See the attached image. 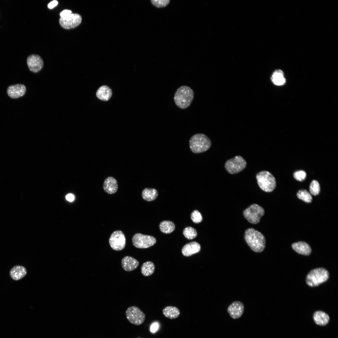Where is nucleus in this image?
I'll list each match as a JSON object with an SVG mask.
<instances>
[{"label": "nucleus", "instance_id": "1", "mask_svg": "<svg viewBox=\"0 0 338 338\" xmlns=\"http://www.w3.org/2000/svg\"><path fill=\"white\" fill-rule=\"evenodd\" d=\"M244 239L251 250L255 252L261 253L265 247V237L261 232L253 228H248L245 231Z\"/></svg>", "mask_w": 338, "mask_h": 338}, {"label": "nucleus", "instance_id": "2", "mask_svg": "<svg viewBox=\"0 0 338 338\" xmlns=\"http://www.w3.org/2000/svg\"><path fill=\"white\" fill-rule=\"evenodd\" d=\"M194 96V91L191 88L186 85H182L176 90L174 94V100L178 107L184 109L190 105Z\"/></svg>", "mask_w": 338, "mask_h": 338}, {"label": "nucleus", "instance_id": "3", "mask_svg": "<svg viewBox=\"0 0 338 338\" xmlns=\"http://www.w3.org/2000/svg\"><path fill=\"white\" fill-rule=\"evenodd\" d=\"M191 151L195 153H199L207 150L211 147V142L209 138L202 133L195 134L192 136L189 141Z\"/></svg>", "mask_w": 338, "mask_h": 338}, {"label": "nucleus", "instance_id": "4", "mask_svg": "<svg viewBox=\"0 0 338 338\" xmlns=\"http://www.w3.org/2000/svg\"><path fill=\"white\" fill-rule=\"evenodd\" d=\"M329 277V273L325 269L318 268L311 270L308 274L306 281L309 286L316 287L326 282Z\"/></svg>", "mask_w": 338, "mask_h": 338}, {"label": "nucleus", "instance_id": "5", "mask_svg": "<svg viewBox=\"0 0 338 338\" xmlns=\"http://www.w3.org/2000/svg\"><path fill=\"white\" fill-rule=\"evenodd\" d=\"M256 178L259 187L266 192H271L275 188L276 180L273 175L268 171H261L256 175Z\"/></svg>", "mask_w": 338, "mask_h": 338}, {"label": "nucleus", "instance_id": "6", "mask_svg": "<svg viewBox=\"0 0 338 338\" xmlns=\"http://www.w3.org/2000/svg\"><path fill=\"white\" fill-rule=\"evenodd\" d=\"M264 214V208L259 205L254 204L250 205L243 212L244 217L250 223L255 224L260 221Z\"/></svg>", "mask_w": 338, "mask_h": 338}, {"label": "nucleus", "instance_id": "7", "mask_svg": "<svg viewBox=\"0 0 338 338\" xmlns=\"http://www.w3.org/2000/svg\"><path fill=\"white\" fill-rule=\"evenodd\" d=\"M247 162L240 156H237L227 160L225 164L226 171L231 174H235L241 172L246 167Z\"/></svg>", "mask_w": 338, "mask_h": 338}, {"label": "nucleus", "instance_id": "8", "mask_svg": "<svg viewBox=\"0 0 338 338\" xmlns=\"http://www.w3.org/2000/svg\"><path fill=\"white\" fill-rule=\"evenodd\" d=\"M132 242L137 248H146L153 245L156 242V239L151 236L137 233L133 236Z\"/></svg>", "mask_w": 338, "mask_h": 338}, {"label": "nucleus", "instance_id": "9", "mask_svg": "<svg viewBox=\"0 0 338 338\" xmlns=\"http://www.w3.org/2000/svg\"><path fill=\"white\" fill-rule=\"evenodd\" d=\"M125 314L129 321L136 325L141 324L145 319V314L139 308L136 306L128 307L126 310Z\"/></svg>", "mask_w": 338, "mask_h": 338}, {"label": "nucleus", "instance_id": "10", "mask_svg": "<svg viewBox=\"0 0 338 338\" xmlns=\"http://www.w3.org/2000/svg\"><path fill=\"white\" fill-rule=\"evenodd\" d=\"M109 243L111 248L116 251H120L125 246L126 240L125 235L120 230H116L111 234L109 239Z\"/></svg>", "mask_w": 338, "mask_h": 338}, {"label": "nucleus", "instance_id": "11", "mask_svg": "<svg viewBox=\"0 0 338 338\" xmlns=\"http://www.w3.org/2000/svg\"><path fill=\"white\" fill-rule=\"evenodd\" d=\"M81 16L77 13L71 14L64 18H60L59 23L62 27L66 29H70L78 26L81 23Z\"/></svg>", "mask_w": 338, "mask_h": 338}, {"label": "nucleus", "instance_id": "12", "mask_svg": "<svg viewBox=\"0 0 338 338\" xmlns=\"http://www.w3.org/2000/svg\"><path fill=\"white\" fill-rule=\"evenodd\" d=\"M243 304L239 301H236L232 302L228 307L227 312L230 316L233 319L240 318L243 314L244 310Z\"/></svg>", "mask_w": 338, "mask_h": 338}, {"label": "nucleus", "instance_id": "13", "mask_svg": "<svg viewBox=\"0 0 338 338\" xmlns=\"http://www.w3.org/2000/svg\"><path fill=\"white\" fill-rule=\"evenodd\" d=\"M27 63L29 69L34 73H37L42 68L43 62L39 55L31 54L27 59Z\"/></svg>", "mask_w": 338, "mask_h": 338}, {"label": "nucleus", "instance_id": "14", "mask_svg": "<svg viewBox=\"0 0 338 338\" xmlns=\"http://www.w3.org/2000/svg\"><path fill=\"white\" fill-rule=\"evenodd\" d=\"M26 91L25 86L22 84L9 86L7 90L8 96L12 99H17L24 95Z\"/></svg>", "mask_w": 338, "mask_h": 338}, {"label": "nucleus", "instance_id": "15", "mask_svg": "<svg viewBox=\"0 0 338 338\" xmlns=\"http://www.w3.org/2000/svg\"><path fill=\"white\" fill-rule=\"evenodd\" d=\"M103 188L105 192L109 194L116 192L118 189V185L116 180L112 177H109L105 180Z\"/></svg>", "mask_w": 338, "mask_h": 338}, {"label": "nucleus", "instance_id": "16", "mask_svg": "<svg viewBox=\"0 0 338 338\" xmlns=\"http://www.w3.org/2000/svg\"><path fill=\"white\" fill-rule=\"evenodd\" d=\"M121 266L126 271H131L136 269L139 265L138 261L130 256H126L121 260Z\"/></svg>", "mask_w": 338, "mask_h": 338}, {"label": "nucleus", "instance_id": "17", "mask_svg": "<svg viewBox=\"0 0 338 338\" xmlns=\"http://www.w3.org/2000/svg\"><path fill=\"white\" fill-rule=\"evenodd\" d=\"M292 249L298 253L304 255H309L311 253V248L306 242L299 241L292 245Z\"/></svg>", "mask_w": 338, "mask_h": 338}, {"label": "nucleus", "instance_id": "18", "mask_svg": "<svg viewBox=\"0 0 338 338\" xmlns=\"http://www.w3.org/2000/svg\"><path fill=\"white\" fill-rule=\"evenodd\" d=\"M200 249V244L197 242H192L185 245L182 249V252L184 256L188 257L198 253Z\"/></svg>", "mask_w": 338, "mask_h": 338}, {"label": "nucleus", "instance_id": "19", "mask_svg": "<svg viewBox=\"0 0 338 338\" xmlns=\"http://www.w3.org/2000/svg\"><path fill=\"white\" fill-rule=\"evenodd\" d=\"M27 270L25 268L21 265H15L10 270L9 274L11 278L16 281L19 280L26 275Z\"/></svg>", "mask_w": 338, "mask_h": 338}, {"label": "nucleus", "instance_id": "20", "mask_svg": "<svg viewBox=\"0 0 338 338\" xmlns=\"http://www.w3.org/2000/svg\"><path fill=\"white\" fill-rule=\"evenodd\" d=\"M272 83L275 85L281 86L283 85L286 82V79L283 71L280 69L275 70L271 77Z\"/></svg>", "mask_w": 338, "mask_h": 338}, {"label": "nucleus", "instance_id": "21", "mask_svg": "<svg viewBox=\"0 0 338 338\" xmlns=\"http://www.w3.org/2000/svg\"><path fill=\"white\" fill-rule=\"evenodd\" d=\"M96 95L100 100L106 101L109 100L112 95L111 89L106 85H103L100 87L96 92Z\"/></svg>", "mask_w": 338, "mask_h": 338}, {"label": "nucleus", "instance_id": "22", "mask_svg": "<svg viewBox=\"0 0 338 338\" xmlns=\"http://www.w3.org/2000/svg\"><path fill=\"white\" fill-rule=\"evenodd\" d=\"M313 319L316 324L325 325L329 322L330 318L328 314L321 311H316L313 315Z\"/></svg>", "mask_w": 338, "mask_h": 338}, {"label": "nucleus", "instance_id": "23", "mask_svg": "<svg viewBox=\"0 0 338 338\" xmlns=\"http://www.w3.org/2000/svg\"><path fill=\"white\" fill-rule=\"evenodd\" d=\"M163 315L166 317L170 319H175L178 317L180 314V312L178 308L175 306H167L162 310Z\"/></svg>", "mask_w": 338, "mask_h": 338}, {"label": "nucleus", "instance_id": "24", "mask_svg": "<svg viewBox=\"0 0 338 338\" xmlns=\"http://www.w3.org/2000/svg\"><path fill=\"white\" fill-rule=\"evenodd\" d=\"M158 194V192L155 189L146 188L142 191L141 195L142 197L144 200L148 201H151L155 199Z\"/></svg>", "mask_w": 338, "mask_h": 338}, {"label": "nucleus", "instance_id": "25", "mask_svg": "<svg viewBox=\"0 0 338 338\" xmlns=\"http://www.w3.org/2000/svg\"><path fill=\"white\" fill-rule=\"evenodd\" d=\"M155 269V265L153 263L148 261L142 264L141 268V272L144 276H148L153 274Z\"/></svg>", "mask_w": 338, "mask_h": 338}, {"label": "nucleus", "instance_id": "26", "mask_svg": "<svg viewBox=\"0 0 338 338\" xmlns=\"http://www.w3.org/2000/svg\"><path fill=\"white\" fill-rule=\"evenodd\" d=\"M175 225L173 222L170 221H164L161 222L159 225L161 231L165 233H169L175 230Z\"/></svg>", "mask_w": 338, "mask_h": 338}, {"label": "nucleus", "instance_id": "27", "mask_svg": "<svg viewBox=\"0 0 338 338\" xmlns=\"http://www.w3.org/2000/svg\"><path fill=\"white\" fill-rule=\"evenodd\" d=\"M297 196L299 199L307 203H310L312 200L310 193L305 189L300 190L297 193Z\"/></svg>", "mask_w": 338, "mask_h": 338}, {"label": "nucleus", "instance_id": "28", "mask_svg": "<svg viewBox=\"0 0 338 338\" xmlns=\"http://www.w3.org/2000/svg\"><path fill=\"white\" fill-rule=\"evenodd\" d=\"M183 233L185 237L189 240L193 239L197 235L196 230L191 227H186L183 230Z\"/></svg>", "mask_w": 338, "mask_h": 338}, {"label": "nucleus", "instance_id": "29", "mask_svg": "<svg viewBox=\"0 0 338 338\" xmlns=\"http://www.w3.org/2000/svg\"><path fill=\"white\" fill-rule=\"evenodd\" d=\"M310 193L314 196H316L319 194L320 192V187L317 181L313 180L311 182L310 186Z\"/></svg>", "mask_w": 338, "mask_h": 338}, {"label": "nucleus", "instance_id": "30", "mask_svg": "<svg viewBox=\"0 0 338 338\" xmlns=\"http://www.w3.org/2000/svg\"><path fill=\"white\" fill-rule=\"evenodd\" d=\"M191 218L192 221L196 223H200L202 220L201 213L197 210H194L192 213Z\"/></svg>", "mask_w": 338, "mask_h": 338}, {"label": "nucleus", "instance_id": "31", "mask_svg": "<svg viewBox=\"0 0 338 338\" xmlns=\"http://www.w3.org/2000/svg\"><path fill=\"white\" fill-rule=\"evenodd\" d=\"M294 178L297 180L301 182L305 179L306 174L303 170H299L295 172L293 175Z\"/></svg>", "mask_w": 338, "mask_h": 338}, {"label": "nucleus", "instance_id": "32", "mask_svg": "<svg viewBox=\"0 0 338 338\" xmlns=\"http://www.w3.org/2000/svg\"><path fill=\"white\" fill-rule=\"evenodd\" d=\"M152 3L158 8H162L167 6L169 3V0H152Z\"/></svg>", "mask_w": 338, "mask_h": 338}, {"label": "nucleus", "instance_id": "33", "mask_svg": "<svg viewBox=\"0 0 338 338\" xmlns=\"http://www.w3.org/2000/svg\"><path fill=\"white\" fill-rule=\"evenodd\" d=\"M159 327V325L158 322H153L150 327V331L152 333L156 332L158 330Z\"/></svg>", "mask_w": 338, "mask_h": 338}, {"label": "nucleus", "instance_id": "34", "mask_svg": "<svg viewBox=\"0 0 338 338\" xmlns=\"http://www.w3.org/2000/svg\"><path fill=\"white\" fill-rule=\"evenodd\" d=\"M71 13L70 10H64L60 13V15L61 18H64L70 15Z\"/></svg>", "mask_w": 338, "mask_h": 338}, {"label": "nucleus", "instance_id": "35", "mask_svg": "<svg viewBox=\"0 0 338 338\" xmlns=\"http://www.w3.org/2000/svg\"><path fill=\"white\" fill-rule=\"evenodd\" d=\"M58 4V2L56 0H54L49 3L48 5V8L52 9L56 6Z\"/></svg>", "mask_w": 338, "mask_h": 338}, {"label": "nucleus", "instance_id": "36", "mask_svg": "<svg viewBox=\"0 0 338 338\" xmlns=\"http://www.w3.org/2000/svg\"><path fill=\"white\" fill-rule=\"evenodd\" d=\"M66 198L68 201L71 202L74 200V197L73 194L70 193L66 195Z\"/></svg>", "mask_w": 338, "mask_h": 338}, {"label": "nucleus", "instance_id": "37", "mask_svg": "<svg viewBox=\"0 0 338 338\" xmlns=\"http://www.w3.org/2000/svg\"><path fill=\"white\" fill-rule=\"evenodd\" d=\"M140 338V337H138V338Z\"/></svg>", "mask_w": 338, "mask_h": 338}]
</instances>
